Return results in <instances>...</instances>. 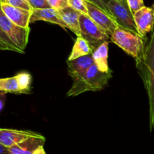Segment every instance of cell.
Listing matches in <instances>:
<instances>
[{"instance_id": "obj_1", "label": "cell", "mask_w": 154, "mask_h": 154, "mask_svg": "<svg viewBox=\"0 0 154 154\" xmlns=\"http://www.w3.org/2000/svg\"><path fill=\"white\" fill-rule=\"evenodd\" d=\"M137 69L142 78L149 100L150 130L154 129V28L145 47L143 57L136 62Z\"/></svg>"}, {"instance_id": "obj_2", "label": "cell", "mask_w": 154, "mask_h": 154, "mask_svg": "<svg viewBox=\"0 0 154 154\" xmlns=\"http://www.w3.org/2000/svg\"><path fill=\"white\" fill-rule=\"evenodd\" d=\"M111 77L112 72H103L98 69L96 64L92 65L81 78L74 80L67 96H75L87 91L103 90Z\"/></svg>"}, {"instance_id": "obj_3", "label": "cell", "mask_w": 154, "mask_h": 154, "mask_svg": "<svg viewBox=\"0 0 154 154\" xmlns=\"http://www.w3.org/2000/svg\"><path fill=\"white\" fill-rule=\"evenodd\" d=\"M110 40L134 57L136 62L142 58L145 49L144 38L138 33L118 26L110 36Z\"/></svg>"}, {"instance_id": "obj_4", "label": "cell", "mask_w": 154, "mask_h": 154, "mask_svg": "<svg viewBox=\"0 0 154 154\" xmlns=\"http://www.w3.org/2000/svg\"><path fill=\"white\" fill-rule=\"evenodd\" d=\"M81 35L87 41L93 51L102 43L108 42L110 36L87 14H81L79 17Z\"/></svg>"}, {"instance_id": "obj_5", "label": "cell", "mask_w": 154, "mask_h": 154, "mask_svg": "<svg viewBox=\"0 0 154 154\" xmlns=\"http://www.w3.org/2000/svg\"><path fill=\"white\" fill-rule=\"evenodd\" d=\"M103 4L108 13L119 26L138 34L133 14L127 4L120 0H103Z\"/></svg>"}, {"instance_id": "obj_6", "label": "cell", "mask_w": 154, "mask_h": 154, "mask_svg": "<svg viewBox=\"0 0 154 154\" xmlns=\"http://www.w3.org/2000/svg\"><path fill=\"white\" fill-rule=\"evenodd\" d=\"M0 26L17 48L24 53L28 44L30 28H23L12 22L2 10L0 5Z\"/></svg>"}, {"instance_id": "obj_7", "label": "cell", "mask_w": 154, "mask_h": 154, "mask_svg": "<svg viewBox=\"0 0 154 154\" xmlns=\"http://www.w3.org/2000/svg\"><path fill=\"white\" fill-rule=\"evenodd\" d=\"M86 5L88 11V16L102 29L105 30L108 35L111 36L119 26L115 20L109 14L87 0H86Z\"/></svg>"}, {"instance_id": "obj_8", "label": "cell", "mask_w": 154, "mask_h": 154, "mask_svg": "<svg viewBox=\"0 0 154 154\" xmlns=\"http://www.w3.org/2000/svg\"><path fill=\"white\" fill-rule=\"evenodd\" d=\"M137 30L142 38H146L147 33L154 28V8L144 6L133 14Z\"/></svg>"}, {"instance_id": "obj_9", "label": "cell", "mask_w": 154, "mask_h": 154, "mask_svg": "<svg viewBox=\"0 0 154 154\" xmlns=\"http://www.w3.org/2000/svg\"><path fill=\"white\" fill-rule=\"evenodd\" d=\"M2 10L13 23L23 28H29L32 11L14 7L7 3H0Z\"/></svg>"}, {"instance_id": "obj_10", "label": "cell", "mask_w": 154, "mask_h": 154, "mask_svg": "<svg viewBox=\"0 0 154 154\" xmlns=\"http://www.w3.org/2000/svg\"><path fill=\"white\" fill-rule=\"evenodd\" d=\"M37 132L32 131L0 129V143L8 147L18 144L32 136L37 135Z\"/></svg>"}, {"instance_id": "obj_11", "label": "cell", "mask_w": 154, "mask_h": 154, "mask_svg": "<svg viewBox=\"0 0 154 154\" xmlns=\"http://www.w3.org/2000/svg\"><path fill=\"white\" fill-rule=\"evenodd\" d=\"M46 21L51 23L57 24L64 29H68L67 26L60 17L58 10L53 8L42 9H33L30 18V23L36 22V21Z\"/></svg>"}, {"instance_id": "obj_12", "label": "cell", "mask_w": 154, "mask_h": 154, "mask_svg": "<svg viewBox=\"0 0 154 154\" xmlns=\"http://www.w3.org/2000/svg\"><path fill=\"white\" fill-rule=\"evenodd\" d=\"M94 64L93 55L83 56L73 60H67L68 72L71 78L74 80L81 78L85 74L87 69Z\"/></svg>"}, {"instance_id": "obj_13", "label": "cell", "mask_w": 154, "mask_h": 154, "mask_svg": "<svg viewBox=\"0 0 154 154\" xmlns=\"http://www.w3.org/2000/svg\"><path fill=\"white\" fill-rule=\"evenodd\" d=\"M45 142V138L38 133L8 147L9 152L10 154H32L39 146H44Z\"/></svg>"}, {"instance_id": "obj_14", "label": "cell", "mask_w": 154, "mask_h": 154, "mask_svg": "<svg viewBox=\"0 0 154 154\" xmlns=\"http://www.w3.org/2000/svg\"><path fill=\"white\" fill-rule=\"evenodd\" d=\"M60 17L67 26L68 29L72 30L77 36L81 35L79 26V17L82 13L68 5L58 10Z\"/></svg>"}, {"instance_id": "obj_15", "label": "cell", "mask_w": 154, "mask_h": 154, "mask_svg": "<svg viewBox=\"0 0 154 154\" xmlns=\"http://www.w3.org/2000/svg\"><path fill=\"white\" fill-rule=\"evenodd\" d=\"M108 45L109 42H104L96 48L92 54L94 64L103 72H112L108 66Z\"/></svg>"}, {"instance_id": "obj_16", "label": "cell", "mask_w": 154, "mask_h": 154, "mask_svg": "<svg viewBox=\"0 0 154 154\" xmlns=\"http://www.w3.org/2000/svg\"><path fill=\"white\" fill-rule=\"evenodd\" d=\"M91 54H93V50L90 48L87 41L84 39L81 35L77 36L75 45L72 48V52L68 58V60L70 61V60H75L78 57Z\"/></svg>"}, {"instance_id": "obj_17", "label": "cell", "mask_w": 154, "mask_h": 154, "mask_svg": "<svg viewBox=\"0 0 154 154\" xmlns=\"http://www.w3.org/2000/svg\"><path fill=\"white\" fill-rule=\"evenodd\" d=\"M17 81L20 93H29L30 92V86L32 83V76L26 72H20L15 75Z\"/></svg>"}, {"instance_id": "obj_18", "label": "cell", "mask_w": 154, "mask_h": 154, "mask_svg": "<svg viewBox=\"0 0 154 154\" xmlns=\"http://www.w3.org/2000/svg\"><path fill=\"white\" fill-rule=\"evenodd\" d=\"M1 91L5 92V93H20V90L19 88L16 76L3 78Z\"/></svg>"}, {"instance_id": "obj_19", "label": "cell", "mask_w": 154, "mask_h": 154, "mask_svg": "<svg viewBox=\"0 0 154 154\" xmlns=\"http://www.w3.org/2000/svg\"><path fill=\"white\" fill-rule=\"evenodd\" d=\"M69 5L81 13L88 15L86 0H68Z\"/></svg>"}, {"instance_id": "obj_20", "label": "cell", "mask_w": 154, "mask_h": 154, "mask_svg": "<svg viewBox=\"0 0 154 154\" xmlns=\"http://www.w3.org/2000/svg\"><path fill=\"white\" fill-rule=\"evenodd\" d=\"M2 3H7V4L14 6V7L26 9V10L32 11V9L30 7V5H29L28 2L26 0H5L4 2Z\"/></svg>"}, {"instance_id": "obj_21", "label": "cell", "mask_w": 154, "mask_h": 154, "mask_svg": "<svg viewBox=\"0 0 154 154\" xmlns=\"http://www.w3.org/2000/svg\"><path fill=\"white\" fill-rule=\"evenodd\" d=\"M32 9H42L51 8L47 0H26Z\"/></svg>"}, {"instance_id": "obj_22", "label": "cell", "mask_w": 154, "mask_h": 154, "mask_svg": "<svg viewBox=\"0 0 154 154\" xmlns=\"http://www.w3.org/2000/svg\"><path fill=\"white\" fill-rule=\"evenodd\" d=\"M126 2L132 14H135L137 11L145 6L143 0H126Z\"/></svg>"}, {"instance_id": "obj_23", "label": "cell", "mask_w": 154, "mask_h": 154, "mask_svg": "<svg viewBox=\"0 0 154 154\" xmlns=\"http://www.w3.org/2000/svg\"><path fill=\"white\" fill-rule=\"evenodd\" d=\"M0 41H2V42H4L5 44H6V45H8V46H10L11 48H13L14 50L15 51V52L16 53H20V54H23V53L21 51H20L18 48H17L16 47H15V45H14L13 43H12L11 41L10 40V38H9L8 37L7 35L5 34V33L4 32V31L2 30V29L1 28V26H0Z\"/></svg>"}, {"instance_id": "obj_24", "label": "cell", "mask_w": 154, "mask_h": 154, "mask_svg": "<svg viewBox=\"0 0 154 154\" xmlns=\"http://www.w3.org/2000/svg\"><path fill=\"white\" fill-rule=\"evenodd\" d=\"M51 8H53L57 10L63 8L69 5L68 0H47Z\"/></svg>"}, {"instance_id": "obj_25", "label": "cell", "mask_w": 154, "mask_h": 154, "mask_svg": "<svg viewBox=\"0 0 154 154\" xmlns=\"http://www.w3.org/2000/svg\"><path fill=\"white\" fill-rule=\"evenodd\" d=\"M87 1L90 2H91V3H93V5H96L97 7L100 8L101 9H102V10L105 11V12H107V13H108V11H107L106 8H105V5H104V4H103V0H87Z\"/></svg>"}, {"instance_id": "obj_26", "label": "cell", "mask_w": 154, "mask_h": 154, "mask_svg": "<svg viewBox=\"0 0 154 154\" xmlns=\"http://www.w3.org/2000/svg\"><path fill=\"white\" fill-rule=\"evenodd\" d=\"M5 92L0 91V111L3 109L5 102Z\"/></svg>"}, {"instance_id": "obj_27", "label": "cell", "mask_w": 154, "mask_h": 154, "mask_svg": "<svg viewBox=\"0 0 154 154\" xmlns=\"http://www.w3.org/2000/svg\"><path fill=\"white\" fill-rule=\"evenodd\" d=\"M0 51H10L15 52V51L13 48H11L10 46H8V45L5 44L4 42H2V41H0Z\"/></svg>"}, {"instance_id": "obj_28", "label": "cell", "mask_w": 154, "mask_h": 154, "mask_svg": "<svg viewBox=\"0 0 154 154\" xmlns=\"http://www.w3.org/2000/svg\"><path fill=\"white\" fill-rule=\"evenodd\" d=\"M0 154H10L9 148L0 143Z\"/></svg>"}, {"instance_id": "obj_29", "label": "cell", "mask_w": 154, "mask_h": 154, "mask_svg": "<svg viewBox=\"0 0 154 154\" xmlns=\"http://www.w3.org/2000/svg\"><path fill=\"white\" fill-rule=\"evenodd\" d=\"M32 154H46V152H45V149H44V146H39V147L33 152Z\"/></svg>"}, {"instance_id": "obj_30", "label": "cell", "mask_w": 154, "mask_h": 154, "mask_svg": "<svg viewBox=\"0 0 154 154\" xmlns=\"http://www.w3.org/2000/svg\"><path fill=\"white\" fill-rule=\"evenodd\" d=\"M2 81H3V78H0V91H1V88H2Z\"/></svg>"}, {"instance_id": "obj_31", "label": "cell", "mask_w": 154, "mask_h": 154, "mask_svg": "<svg viewBox=\"0 0 154 154\" xmlns=\"http://www.w3.org/2000/svg\"><path fill=\"white\" fill-rule=\"evenodd\" d=\"M120 1H121L122 2H123V3H126V4H127V2H126V0H120Z\"/></svg>"}, {"instance_id": "obj_32", "label": "cell", "mask_w": 154, "mask_h": 154, "mask_svg": "<svg viewBox=\"0 0 154 154\" xmlns=\"http://www.w3.org/2000/svg\"><path fill=\"white\" fill-rule=\"evenodd\" d=\"M153 8H154V2H153Z\"/></svg>"}]
</instances>
